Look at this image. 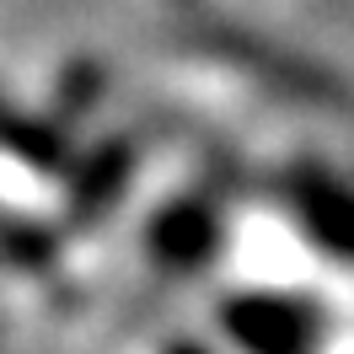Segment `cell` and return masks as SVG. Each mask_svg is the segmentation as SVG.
<instances>
[{"label": "cell", "instance_id": "cell-2", "mask_svg": "<svg viewBox=\"0 0 354 354\" xmlns=\"http://www.w3.org/2000/svg\"><path fill=\"white\" fill-rule=\"evenodd\" d=\"M295 209H301V225H306L328 252L354 258V194L344 183H333V177H322V172H306L295 183Z\"/></svg>", "mask_w": 354, "mask_h": 354}, {"label": "cell", "instance_id": "cell-5", "mask_svg": "<svg viewBox=\"0 0 354 354\" xmlns=\"http://www.w3.org/2000/svg\"><path fill=\"white\" fill-rule=\"evenodd\" d=\"M167 354H209V349H204V344H172Z\"/></svg>", "mask_w": 354, "mask_h": 354}, {"label": "cell", "instance_id": "cell-3", "mask_svg": "<svg viewBox=\"0 0 354 354\" xmlns=\"http://www.w3.org/2000/svg\"><path fill=\"white\" fill-rule=\"evenodd\" d=\"M151 247L161 263L172 268H199L215 252V215L204 204H172L161 209V221L151 225Z\"/></svg>", "mask_w": 354, "mask_h": 354}, {"label": "cell", "instance_id": "cell-1", "mask_svg": "<svg viewBox=\"0 0 354 354\" xmlns=\"http://www.w3.org/2000/svg\"><path fill=\"white\" fill-rule=\"evenodd\" d=\"M221 328L247 354H306L311 338H317V311L290 301V295H258V290H247V295L225 301Z\"/></svg>", "mask_w": 354, "mask_h": 354}, {"label": "cell", "instance_id": "cell-4", "mask_svg": "<svg viewBox=\"0 0 354 354\" xmlns=\"http://www.w3.org/2000/svg\"><path fill=\"white\" fill-rule=\"evenodd\" d=\"M0 145H11L17 156H27L32 167H54V161H59V140H54V129H38V124L17 118L6 102H0Z\"/></svg>", "mask_w": 354, "mask_h": 354}]
</instances>
